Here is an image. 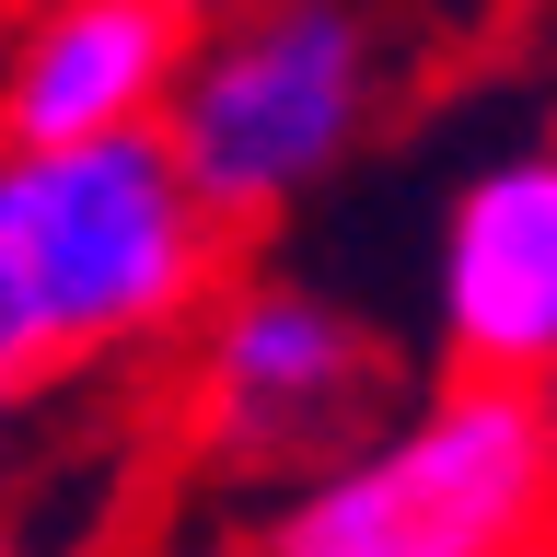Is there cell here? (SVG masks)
Segmentation results:
<instances>
[{"mask_svg":"<svg viewBox=\"0 0 557 557\" xmlns=\"http://www.w3.org/2000/svg\"><path fill=\"white\" fill-rule=\"evenodd\" d=\"M221 278H233V233L186 198L151 128L0 151V302L35 372L151 360L209 313Z\"/></svg>","mask_w":557,"mask_h":557,"instance_id":"1","label":"cell"},{"mask_svg":"<svg viewBox=\"0 0 557 557\" xmlns=\"http://www.w3.org/2000/svg\"><path fill=\"white\" fill-rule=\"evenodd\" d=\"M395 104V35L372 0H233L186 24L151 139L221 233H268L372 151Z\"/></svg>","mask_w":557,"mask_h":557,"instance_id":"2","label":"cell"},{"mask_svg":"<svg viewBox=\"0 0 557 557\" xmlns=\"http://www.w3.org/2000/svg\"><path fill=\"white\" fill-rule=\"evenodd\" d=\"M557 476L522 383H418L360 453L268 487L244 557H546Z\"/></svg>","mask_w":557,"mask_h":557,"instance_id":"3","label":"cell"},{"mask_svg":"<svg viewBox=\"0 0 557 557\" xmlns=\"http://www.w3.org/2000/svg\"><path fill=\"white\" fill-rule=\"evenodd\" d=\"M186 430L221 476H313V465H337L383 430V418L407 407V372H395V348L337 302V290H313V278H221L209 313L186 325Z\"/></svg>","mask_w":557,"mask_h":557,"instance_id":"4","label":"cell"},{"mask_svg":"<svg viewBox=\"0 0 557 557\" xmlns=\"http://www.w3.org/2000/svg\"><path fill=\"white\" fill-rule=\"evenodd\" d=\"M430 337L465 383L557 372V139H522L453 186L430 233Z\"/></svg>","mask_w":557,"mask_h":557,"instance_id":"5","label":"cell"},{"mask_svg":"<svg viewBox=\"0 0 557 557\" xmlns=\"http://www.w3.org/2000/svg\"><path fill=\"white\" fill-rule=\"evenodd\" d=\"M186 24L163 0H47L0 59V151H70L163 116Z\"/></svg>","mask_w":557,"mask_h":557,"instance_id":"6","label":"cell"},{"mask_svg":"<svg viewBox=\"0 0 557 557\" xmlns=\"http://www.w3.org/2000/svg\"><path fill=\"white\" fill-rule=\"evenodd\" d=\"M35 383H47V372H35V348H24V325H12V302H0V430H12V407H24Z\"/></svg>","mask_w":557,"mask_h":557,"instance_id":"7","label":"cell"},{"mask_svg":"<svg viewBox=\"0 0 557 557\" xmlns=\"http://www.w3.org/2000/svg\"><path fill=\"white\" fill-rule=\"evenodd\" d=\"M522 395H534V430H546V476H557V372H546V383H522Z\"/></svg>","mask_w":557,"mask_h":557,"instance_id":"8","label":"cell"},{"mask_svg":"<svg viewBox=\"0 0 557 557\" xmlns=\"http://www.w3.org/2000/svg\"><path fill=\"white\" fill-rule=\"evenodd\" d=\"M163 12L174 24H209V12H233V0H163Z\"/></svg>","mask_w":557,"mask_h":557,"instance_id":"9","label":"cell"}]
</instances>
